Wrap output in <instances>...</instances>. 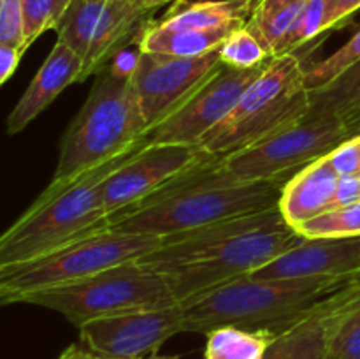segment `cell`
Listing matches in <instances>:
<instances>
[{
  "mask_svg": "<svg viewBox=\"0 0 360 359\" xmlns=\"http://www.w3.org/2000/svg\"><path fill=\"white\" fill-rule=\"evenodd\" d=\"M301 239L280 208H273L165 238L139 263L158 271L183 303L248 277Z\"/></svg>",
  "mask_w": 360,
  "mask_h": 359,
  "instance_id": "cell-1",
  "label": "cell"
},
{
  "mask_svg": "<svg viewBox=\"0 0 360 359\" xmlns=\"http://www.w3.org/2000/svg\"><path fill=\"white\" fill-rule=\"evenodd\" d=\"M281 190V182L238 178L224 162L211 158L172 180L143 203L112 217L109 229L165 239L273 210L280 204Z\"/></svg>",
  "mask_w": 360,
  "mask_h": 359,
  "instance_id": "cell-2",
  "label": "cell"
},
{
  "mask_svg": "<svg viewBox=\"0 0 360 359\" xmlns=\"http://www.w3.org/2000/svg\"><path fill=\"white\" fill-rule=\"evenodd\" d=\"M347 282L338 278H238L183 301V333L210 334L218 327L232 326L276 338L311 315Z\"/></svg>",
  "mask_w": 360,
  "mask_h": 359,
  "instance_id": "cell-3",
  "label": "cell"
},
{
  "mask_svg": "<svg viewBox=\"0 0 360 359\" xmlns=\"http://www.w3.org/2000/svg\"><path fill=\"white\" fill-rule=\"evenodd\" d=\"M104 162L63 185L49 183L44 192L13 222L0 238V270L30 263L111 224L102 197V183L146 144Z\"/></svg>",
  "mask_w": 360,
  "mask_h": 359,
  "instance_id": "cell-4",
  "label": "cell"
},
{
  "mask_svg": "<svg viewBox=\"0 0 360 359\" xmlns=\"http://www.w3.org/2000/svg\"><path fill=\"white\" fill-rule=\"evenodd\" d=\"M86 102L60 139V157L51 183L63 185L146 141L148 123L132 80L108 67L95 74Z\"/></svg>",
  "mask_w": 360,
  "mask_h": 359,
  "instance_id": "cell-5",
  "label": "cell"
},
{
  "mask_svg": "<svg viewBox=\"0 0 360 359\" xmlns=\"http://www.w3.org/2000/svg\"><path fill=\"white\" fill-rule=\"evenodd\" d=\"M311 108L304 65L295 53L273 56L241 95L231 115L214 127L199 146L221 158L259 143Z\"/></svg>",
  "mask_w": 360,
  "mask_h": 359,
  "instance_id": "cell-6",
  "label": "cell"
},
{
  "mask_svg": "<svg viewBox=\"0 0 360 359\" xmlns=\"http://www.w3.org/2000/svg\"><path fill=\"white\" fill-rule=\"evenodd\" d=\"M21 303L62 313L79 329L90 320L165 308L179 301L158 271L132 260L72 284L28 294Z\"/></svg>",
  "mask_w": 360,
  "mask_h": 359,
  "instance_id": "cell-7",
  "label": "cell"
},
{
  "mask_svg": "<svg viewBox=\"0 0 360 359\" xmlns=\"http://www.w3.org/2000/svg\"><path fill=\"white\" fill-rule=\"evenodd\" d=\"M164 243V238L105 229L44 257L0 270L2 305L21 303L28 294L83 280L95 273L139 260Z\"/></svg>",
  "mask_w": 360,
  "mask_h": 359,
  "instance_id": "cell-8",
  "label": "cell"
},
{
  "mask_svg": "<svg viewBox=\"0 0 360 359\" xmlns=\"http://www.w3.org/2000/svg\"><path fill=\"white\" fill-rule=\"evenodd\" d=\"M347 139L350 137L340 116L311 104L302 116L221 162L238 178L281 182L287 172L326 157Z\"/></svg>",
  "mask_w": 360,
  "mask_h": 359,
  "instance_id": "cell-9",
  "label": "cell"
},
{
  "mask_svg": "<svg viewBox=\"0 0 360 359\" xmlns=\"http://www.w3.org/2000/svg\"><path fill=\"white\" fill-rule=\"evenodd\" d=\"M150 11L130 0H74L56 30L58 39L83 60L79 83L98 74L111 56L146 23Z\"/></svg>",
  "mask_w": 360,
  "mask_h": 359,
  "instance_id": "cell-10",
  "label": "cell"
},
{
  "mask_svg": "<svg viewBox=\"0 0 360 359\" xmlns=\"http://www.w3.org/2000/svg\"><path fill=\"white\" fill-rule=\"evenodd\" d=\"M271 58L253 69L221 63L174 111L148 130V143L200 144L214 127L231 115L246 88L262 74Z\"/></svg>",
  "mask_w": 360,
  "mask_h": 359,
  "instance_id": "cell-11",
  "label": "cell"
},
{
  "mask_svg": "<svg viewBox=\"0 0 360 359\" xmlns=\"http://www.w3.org/2000/svg\"><path fill=\"white\" fill-rule=\"evenodd\" d=\"M211 158L214 157L199 144L146 143L102 183V197L109 217L143 203L172 180Z\"/></svg>",
  "mask_w": 360,
  "mask_h": 359,
  "instance_id": "cell-12",
  "label": "cell"
},
{
  "mask_svg": "<svg viewBox=\"0 0 360 359\" xmlns=\"http://www.w3.org/2000/svg\"><path fill=\"white\" fill-rule=\"evenodd\" d=\"M185 308L181 303L165 308L141 310L90 320L79 327V338L86 348L108 359H143L183 333Z\"/></svg>",
  "mask_w": 360,
  "mask_h": 359,
  "instance_id": "cell-13",
  "label": "cell"
},
{
  "mask_svg": "<svg viewBox=\"0 0 360 359\" xmlns=\"http://www.w3.org/2000/svg\"><path fill=\"white\" fill-rule=\"evenodd\" d=\"M220 65L218 51L202 56H171L143 51L132 84L148 130L174 111Z\"/></svg>",
  "mask_w": 360,
  "mask_h": 359,
  "instance_id": "cell-14",
  "label": "cell"
},
{
  "mask_svg": "<svg viewBox=\"0 0 360 359\" xmlns=\"http://www.w3.org/2000/svg\"><path fill=\"white\" fill-rule=\"evenodd\" d=\"M360 271V238H302L297 245L250 273L257 280L338 278Z\"/></svg>",
  "mask_w": 360,
  "mask_h": 359,
  "instance_id": "cell-15",
  "label": "cell"
},
{
  "mask_svg": "<svg viewBox=\"0 0 360 359\" xmlns=\"http://www.w3.org/2000/svg\"><path fill=\"white\" fill-rule=\"evenodd\" d=\"M360 305V287L350 280L304 320L276 336L264 359H330L334 334L348 312Z\"/></svg>",
  "mask_w": 360,
  "mask_h": 359,
  "instance_id": "cell-16",
  "label": "cell"
},
{
  "mask_svg": "<svg viewBox=\"0 0 360 359\" xmlns=\"http://www.w3.org/2000/svg\"><path fill=\"white\" fill-rule=\"evenodd\" d=\"M81 73V56L67 44L56 41L41 69L7 116V134L14 136L27 129L67 87L79 83Z\"/></svg>",
  "mask_w": 360,
  "mask_h": 359,
  "instance_id": "cell-17",
  "label": "cell"
},
{
  "mask_svg": "<svg viewBox=\"0 0 360 359\" xmlns=\"http://www.w3.org/2000/svg\"><path fill=\"white\" fill-rule=\"evenodd\" d=\"M340 175L333 168L329 155L311 162L283 183L280 197L281 215L294 229L334 210Z\"/></svg>",
  "mask_w": 360,
  "mask_h": 359,
  "instance_id": "cell-18",
  "label": "cell"
},
{
  "mask_svg": "<svg viewBox=\"0 0 360 359\" xmlns=\"http://www.w3.org/2000/svg\"><path fill=\"white\" fill-rule=\"evenodd\" d=\"M255 7V0H200L179 4L157 21L169 30H213L224 27H245Z\"/></svg>",
  "mask_w": 360,
  "mask_h": 359,
  "instance_id": "cell-19",
  "label": "cell"
},
{
  "mask_svg": "<svg viewBox=\"0 0 360 359\" xmlns=\"http://www.w3.org/2000/svg\"><path fill=\"white\" fill-rule=\"evenodd\" d=\"M241 27H224L213 30H169L157 21H150L141 27L137 39L143 51L160 53L171 56H202L220 49L225 39Z\"/></svg>",
  "mask_w": 360,
  "mask_h": 359,
  "instance_id": "cell-20",
  "label": "cell"
},
{
  "mask_svg": "<svg viewBox=\"0 0 360 359\" xmlns=\"http://www.w3.org/2000/svg\"><path fill=\"white\" fill-rule=\"evenodd\" d=\"M308 0H255L246 28L271 56L283 55L285 42Z\"/></svg>",
  "mask_w": 360,
  "mask_h": 359,
  "instance_id": "cell-21",
  "label": "cell"
},
{
  "mask_svg": "<svg viewBox=\"0 0 360 359\" xmlns=\"http://www.w3.org/2000/svg\"><path fill=\"white\" fill-rule=\"evenodd\" d=\"M206 359H264L274 336L239 327H218L206 334Z\"/></svg>",
  "mask_w": 360,
  "mask_h": 359,
  "instance_id": "cell-22",
  "label": "cell"
},
{
  "mask_svg": "<svg viewBox=\"0 0 360 359\" xmlns=\"http://www.w3.org/2000/svg\"><path fill=\"white\" fill-rule=\"evenodd\" d=\"M311 104L322 106L336 113L343 122L360 109V62L341 74L327 87L309 92Z\"/></svg>",
  "mask_w": 360,
  "mask_h": 359,
  "instance_id": "cell-23",
  "label": "cell"
},
{
  "mask_svg": "<svg viewBox=\"0 0 360 359\" xmlns=\"http://www.w3.org/2000/svg\"><path fill=\"white\" fill-rule=\"evenodd\" d=\"M357 62H360V27L350 41L345 42L333 55L304 67L306 87L309 92L320 90L352 69Z\"/></svg>",
  "mask_w": 360,
  "mask_h": 359,
  "instance_id": "cell-24",
  "label": "cell"
},
{
  "mask_svg": "<svg viewBox=\"0 0 360 359\" xmlns=\"http://www.w3.org/2000/svg\"><path fill=\"white\" fill-rule=\"evenodd\" d=\"M295 231L302 238H360V201L326 211Z\"/></svg>",
  "mask_w": 360,
  "mask_h": 359,
  "instance_id": "cell-25",
  "label": "cell"
},
{
  "mask_svg": "<svg viewBox=\"0 0 360 359\" xmlns=\"http://www.w3.org/2000/svg\"><path fill=\"white\" fill-rule=\"evenodd\" d=\"M74 0H21L25 48H30L44 32L58 30Z\"/></svg>",
  "mask_w": 360,
  "mask_h": 359,
  "instance_id": "cell-26",
  "label": "cell"
},
{
  "mask_svg": "<svg viewBox=\"0 0 360 359\" xmlns=\"http://www.w3.org/2000/svg\"><path fill=\"white\" fill-rule=\"evenodd\" d=\"M327 30H333L327 0H308L304 9L301 11V14L295 20L290 34H288L283 55L295 53V49L308 44L309 41H313V39H316Z\"/></svg>",
  "mask_w": 360,
  "mask_h": 359,
  "instance_id": "cell-27",
  "label": "cell"
},
{
  "mask_svg": "<svg viewBox=\"0 0 360 359\" xmlns=\"http://www.w3.org/2000/svg\"><path fill=\"white\" fill-rule=\"evenodd\" d=\"M221 63L238 69H253L257 65H262L271 58L259 39L245 27L232 32L224 44L218 49Z\"/></svg>",
  "mask_w": 360,
  "mask_h": 359,
  "instance_id": "cell-28",
  "label": "cell"
},
{
  "mask_svg": "<svg viewBox=\"0 0 360 359\" xmlns=\"http://www.w3.org/2000/svg\"><path fill=\"white\" fill-rule=\"evenodd\" d=\"M330 359H360V305L341 320L334 334Z\"/></svg>",
  "mask_w": 360,
  "mask_h": 359,
  "instance_id": "cell-29",
  "label": "cell"
},
{
  "mask_svg": "<svg viewBox=\"0 0 360 359\" xmlns=\"http://www.w3.org/2000/svg\"><path fill=\"white\" fill-rule=\"evenodd\" d=\"M0 44L18 48L23 55L27 53L21 0H0Z\"/></svg>",
  "mask_w": 360,
  "mask_h": 359,
  "instance_id": "cell-30",
  "label": "cell"
},
{
  "mask_svg": "<svg viewBox=\"0 0 360 359\" xmlns=\"http://www.w3.org/2000/svg\"><path fill=\"white\" fill-rule=\"evenodd\" d=\"M137 34H139V32H137ZM137 34L134 35L125 46H122V48L111 56L108 65H105L112 76L122 77V80H132L134 74H136L141 62V55H143V49H141Z\"/></svg>",
  "mask_w": 360,
  "mask_h": 359,
  "instance_id": "cell-31",
  "label": "cell"
},
{
  "mask_svg": "<svg viewBox=\"0 0 360 359\" xmlns=\"http://www.w3.org/2000/svg\"><path fill=\"white\" fill-rule=\"evenodd\" d=\"M329 160L340 176L359 175L360 169V136L343 141L329 153Z\"/></svg>",
  "mask_w": 360,
  "mask_h": 359,
  "instance_id": "cell-32",
  "label": "cell"
},
{
  "mask_svg": "<svg viewBox=\"0 0 360 359\" xmlns=\"http://www.w3.org/2000/svg\"><path fill=\"white\" fill-rule=\"evenodd\" d=\"M360 201V175H347L340 176L338 183L336 199H334V208L350 206Z\"/></svg>",
  "mask_w": 360,
  "mask_h": 359,
  "instance_id": "cell-33",
  "label": "cell"
},
{
  "mask_svg": "<svg viewBox=\"0 0 360 359\" xmlns=\"http://www.w3.org/2000/svg\"><path fill=\"white\" fill-rule=\"evenodd\" d=\"M327 4H329L333 30L347 23L360 9V0H327Z\"/></svg>",
  "mask_w": 360,
  "mask_h": 359,
  "instance_id": "cell-34",
  "label": "cell"
},
{
  "mask_svg": "<svg viewBox=\"0 0 360 359\" xmlns=\"http://www.w3.org/2000/svg\"><path fill=\"white\" fill-rule=\"evenodd\" d=\"M21 58H23V53L20 49L0 44V84L7 83L9 77L16 73Z\"/></svg>",
  "mask_w": 360,
  "mask_h": 359,
  "instance_id": "cell-35",
  "label": "cell"
},
{
  "mask_svg": "<svg viewBox=\"0 0 360 359\" xmlns=\"http://www.w3.org/2000/svg\"><path fill=\"white\" fill-rule=\"evenodd\" d=\"M56 359H108V358L95 354V352H91L90 348L79 347V345H69V347H67Z\"/></svg>",
  "mask_w": 360,
  "mask_h": 359,
  "instance_id": "cell-36",
  "label": "cell"
},
{
  "mask_svg": "<svg viewBox=\"0 0 360 359\" xmlns=\"http://www.w3.org/2000/svg\"><path fill=\"white\" fill-rule=\"evenodd\" d=\"M141 2H143L144 9H148L150 13H153L155 9L165 6V4H174V0H141Z\"/></svg>",
  "mask_w": 360,
  "mask_h": 359,
  "instance_id": "cell-37",
  "label": "cell"
},
{
  "mask_svg": "<svg viewBox=\"0 0 360 359\" xmlns=\"http://www.w3.org/2000/svg\"><path fill=\"white\" fill-rule=\"evenodd\" d=\"M143 359H179V355H150V358H143Z\"/></svg>",
  "mask_w": 360,
  "mask_h": 359,
  "instance_id": "cell-38",
  "label": "cell"
},
{
  "mask_svg": "<svg viewBox=\"0 0 360 359\" xmlns=\"http://www.w3.org/2000/svg\"><path fill=\"white\" fill-rule=\"evenodd\" d=\"M350 282H352V284H354V285H359V287H360V271H359L357 275H355L354 278H350Z\"/></svg>",
  "mask_w": 360,
  "mask_h": 359,
  "instance_id": "cell-39",
  "label": "cell"
},
{
  "mask_svg": "<svg viewBox=\"0 0 360 359\" xmlns=\"http://www.w3.org/2000/svg\"><path fill=\"white\" fill-rule=\"evenodd\" d=\"M183 2H186V0H174V6H179V4H183Z\"/></svg>",
  "mask_w": 360,
  "mask_h": 359,
  "instance_id": "cell-40",
  "label": "cell"
},
{
  "mask_svg": "<svg viewBox=\"0 0 360 359\" xmlns=\"http://www.w3.org/2000/svg\"><path fill=\"white\" fill-rule=\"evenodd\" d=\"M130 2H137V4H143V2H141V0H130ZM144 7V6H143Z\"/></svg>",
  "mask_w": 360,
  "mask_h": 359,
  "instance_id": "cell-41",
  "label": "cell"
},
{
  "mask_svg": "<svg viewBox=\"0 0 360 359\" xmlns=\"http://www.w3.org/2000/svg\"><path fill=\"white\" fill-rule=\"evenodd\" d=\"M359 175H360V169H359Z\"/></svg>",
  "mask_w": 360,
  "mask_h": 359,
  "instance_id": "cell-42",
  "label": "cell"
}]
</instances>
